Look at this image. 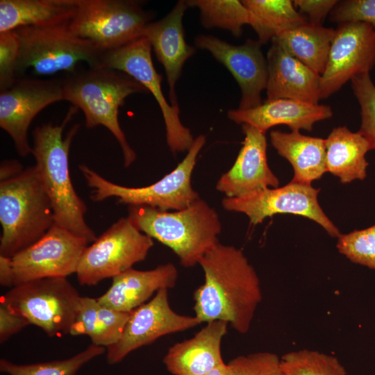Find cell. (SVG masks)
Listing matches in <instances>:
<instances>
[{
	"mask_svg": "<svg viewBox=\"0 0 375 375\" xmlns=\"http://www.w3.org/2000/svg\"><path fill=\"white\" fill-rule=\"evenodd\" d=\"M199 264L204 282L194 292L195 317L201 322H226L247 333L262 299L259 277L242 250L220 242Z\"/></svg>",
	"mask_w": 375,
	"mask_h": 375,
	"instance_id": "obj_1",
	"label": "cell"
},
{
	"mask_svg": "<svg viewBox=\"0 0 375 375\" xmlns=\"http://www.w3.org/2000/svg\"><path fill=\"white\" fill-rule=\"evenodd\" d=\"M78 108L70 106L60 124L38 126L33 132L32 154L53 210L55 223L92 243L97 239L85 222L87 206L72 184L69 165L71 144L80 125L74 124L63 137V130Z\"/></svg>",
	"mask_w": 375,
	"mask_h": 375,
	"instance_id": "obj_2",
	"label": "cell"
},
{
	"mask_svg": "<svg viewBox=\"0 0 375 375\" xmlns=\"http://www.w3.org/2000/svg\"><path fill=\"white\" fill-rule=\"evenodd\" d=\"M128 217L141 232L169 247L185 267L199 264L219 243V215L201 198L173 212L148 206H128Z\"/></svg>",
	"mask_w": 375,
	"mask_h": 375,
	"instance_id": "obj_3",
	"label": "cell"
},
{
	"mask_svg": "<svg viewBox=\"0 0 375 375\" xmlns=\"http://www.w3.org/2000/svg\"><path fill=\"white\" fill-rule=\"evenodd\" d=\"M62 81L64 100L82 110L85 127L103 126L110 131L122 149L124 166H130L136 153L120 126L119 110L129 95L148 90L126 74L101 67L78 69Z\"/></svg>",
	"mask_w": 375,
	"mask_h": 375,
	"instance_id": "obj_4",
	"label": "cell"
},
{
	"mask_svg": "<svg viewBox=\"0 0 375 375\" xmlns=\"http://www.w3.org/2000/svg\"><path fill=\"white\" fill-rule=\"evenodd\" d=\"M0 256L12 258L55 224L53 210L35 166L0 181Z\"/></svg>",
	"mask_w": 375,
	"mask_h": 375,
	"instance_id": "obj_5",
	"label": "cell"
},
{
	"mask_svg": "<svg viewBox=\"0 0 375 375\" xmlns=\"http://www.w3.org/2000/svg\"><path fill=\"white\" fill-rule=\"evenodd\" d=\"M206 143V137H197L183 160L170 173L144 187H126L114 183L84 164L78 167L88 185L92 189L90 199L95 201L115 197L128 206H148L163 211L180 210L199 199L191 184L197 156Z\"/></svg>",
	"mask_w": 375,
	"mask_h": 375,
	"instance_id": "obj_6",
	"label": "cell"
},
{
	"mask_svg": "<svg viewBox=\"0 0 375 375\" xmlns=\"http://www.w3.org/2000/svg\"><path fill=\"white\" fill-rule=\"evenodd\" d=\"M15 31L19 41V76L28 69L38 76H51L60 72L71 74L83 62L89 67L101 66L103 53L92 42L75 34L69 22Z\"/></svg>",
	"mask_w": 375,
	"mask_h": 375,
	"instance_id": "obj_7",
	"label": "cell"
},
{
	"mask_svg": "<svg viewBox=\"0 0 375 375\" xmlns=\"http://www.w3.org/2000/svg\"><path fill=\"white\" fill-rule=\"evenodd\" d=\"M81 300L67 278L50 277L15 285L0 302L53 337L69 333Z\"/></svg>",
	"mask_w": 375,
	"mask_h": 375,
	"instance_id": "obj_8",
	"label": "cell"
},
{
	"mask_svg": "<svg viewBox=\"0 0 375 375\" xmlns=\"http://www.w3.org/2000/svg\"><path fill=\"white\" fill-rule=\"evenodd\" d=\"M76 3L77 10L69 27L102 53L143 37L153 17L138 1L76 0Z\"/></svg>",
	"mask_w": 375,
	"mask_h": 375,
	"instance_id": "obj_9",
	"label": "cell"
},
{
	"mask_svg": "<svg viewBox=\"0 0 375 375\" xmlns=\"http://www.w3.org/2000/svg\"><path fill=\"white\" fill-rule=\"evenodd\" d=\"M154 243L127 217H122L88 246L76 274L81 285H94L144 260Z\"/></svg>",
	"mask_w": 375,
	"mask_h": 375,
	"instance_id": "obj_10",
	"label": "cell"
},
{
	"mask_svg": "<svg viewBox=\"0 0 375 375\" xmlns=\"http://www.w3.org/2000/svg\"><path fill=\"white\" fill-rule=\"evenodd\" d=\"M151 46L141 37L121 47L103 53L101 67L122 72L150 92L161 110L167 144L174 154L188 151L194 139L179 118V110L169 104L161 89L162 76L156 72L151 58Z\"/></svg>",
	"mask_w": 375,
	"mask_h": 375,
	"instance_id": "obj_11",
	"label": "cell"
},
{
	"mask_svg": "<svg viewBox=\"0 0 375 375\" xmlns=\"http://www.w3.org/2000/svg\"><path fill=\"white\" fill-rule=\"evenodd\" d=\"M319 192L312 184L290 181L283 187L264 188L242 197H225L222 205L226 210L245 214L253 225L277 214L302 216L318 224L331 237L338 238L341 233L320 206Z\"/></svg>",
	"mask_w": 375,
	"mask_h": 375,
	"instance_id": "obj_12",
	"label": "cell"
},
{
	"mask_svg": "<svg viewBox=\"0 0 375 375\" xmlns=\"http://www.w3.org/2000/svg\"><path fill=\"white\" fill-rule=\"evenodd\" d=\"M88 241L56 223L37 242L11 258L14 286L76 273Z\"/></svg>",
	"mask_w": 375,
	"mask_h": 375,
	"instance_id": "obj_13",
	"label": "cell"
},
{
	"mask_svg": "<svg viewBox=\"0 0 375 375\" xmlns=\"http://www.w3.org/2000/svg\"><path fill=\"white\" fill-rule=\"evenodd\" d=\"M64 100L62 78L19 79L0 92V126L12 138L19 155L32 154L28 128L47 106Z\"/></svg>",
	"mask_w": 375,
	"mask_h": 375,
	"instance_id": "obj_14",
	"label": "cell"
},
{
	"mask_svg": "<svg viewBox=\"0 0 375 375\" xmlns=\"http://www.w3.org/2000/svg\"><path fill=\"white\" fill-rule=\"evenodd\" d=\"M375 65V28L363 22L340 24L335 29L320 79V99H326Z\"/></svg>",
	"mask_w": 375,
	"mask_h": 375,
	"instance_id": "obj_15",
	"label": "cell"
},
{
	"mask_svg": "<svg viewBox=\"0 0 375 375\" xmlns=\"http://www.w3.org/2000/svg\"><path fill=\"white\" fill-rule=\"evenodd\" d=\"M201 322L195 316L180 315L171 308L167 289L131 312L120 339L107 347V361L115 364L131 351L159 338L193 328Z\"/></svg>",
	"mask_w": 375,
	"mask_h": 375,
	"instance_id": "obj_16",
	"label": "cell"
},
{
	"mask_svg": "<svg viewBox=\"0 0 375 375\" xmlns=\"http://www.w3.org/2000/svg\"><path fill=\"white\" fill-rule=\"evenodd\" d=\"M194 43L210 52L238 82L241 90L239 109H250L262 103L261 92L267 88L268 69L258 40L249 39L244 44L235 46L210 35H199Z\"/></svg>",
	"mask_w": 375,
	"mask_h": 375,
	"instance_id": "obj_17",
	"label": "cell"
},
{
	"mask_svg": "<svg viewBox=\"0 0 375 375\" xmlns=\"http://www.w3.org/2000/svg\"><path fill=\"white\" fill-rule=\"evenodd\" d=\"M242 130L244 140L236 160L216 184V189L226 197H242L279 185L267 163L265 133L247 124H242Z\"/></svg>",
	"mask_w": 375,
	"mask_h": 375,
	"instance_id": "obj_18",
	"label": "cell"
},
{
	"mask_svg": "<svg viewBox=\"0 0 375 375\" xmlns=\"http://www.w3.org/2000/svg\"><path fill=\"white\" fill-rule=\"evenodd\" d=\"M187 8L185 1H178L165 17L149 23L143 33V37L149 41L158 60L165 69L170 103L178 110L176 83L184 63L196 51L185 39L183 17Z\"/></svg>",
	"mask_w": 375,
	"mask_h": 375,
	"instance_id": "obj_19",
	"label": "cell"
},
{
	"mask_svg": "<svg viewBox=\"0 0 375 375\" xmlns=\"http://www.w3.org/2000/svg\"><path fill=\"white\" fill-rule=\"evenodd\" d=\"M227 115L235 123L249 124L263 133L278 125H286L291 131H311L315 123L331 117L333 111L326 105L278 99L250 109H231Z\"/></svg>",
	"mask_w": 375,
	"mask_h": 375,
	"instance_id": "obj_20",
	"label": "cell"
},
{
	"mask_svg": "<svg viewBox=\"0 0 375 375\" xmlns=\"http://www.w3.org/2000/svg\"><path fill=\"white\" fill-rule=\"evenodd\" d=\"M267 100L289 99L318 103L321 76L272 42L267 55Z\"/></svg>",
	"mask_w": 375,
	"mask_h": 375,
	"instance_id": "obj_21",
	"label": "cell"
},
{
	"mask_svg": "<svg viewBox=\"0 0 375 375\" xmlns=\"http://www.w3.org/2000/svg\"><path fill=\"white\" fill-rule=\"evenodd\" d=\"M228 324L222 320L207 322L192 338L172 346L163 358L174 375H205L224 362L221 344Z\"/></svg>",
	"mask_w": 375,
	"mask_h": 375,
	"instance_id": "obj_22",
	"label": "cell"
},
{
	"mask_svg": "<svg viewBox=\"0 0 375 375\" xmlns=\"http://www.w3.org/2000/svg\"><path fill=\"white\" fill-rule=\"evenodd\" d=\"M177 279L178 270L170 262L150 270L131 268L113 277L109 289L97 300L111 309L130 312L160 289L174 288Z\"/></svg>",
	"mask_w": 375,
	"mask_h": 375,
	"instance_id": "obj_23",
	"label": "cell"
},
{
	"mask_svg": "<svg viewBox=\"0 0 375 375\" xmlns=\"http://www.w3.org/2000/svg\"><path fill=\"white\" fill-rule=\"evenodd\" d=\"M269 135L277 153L293 168L292 182L311 185L326 172L325 139L305 135L299 131H272Z\"/></svg>",
	"mask_w": 375,
	"mask_h": 375,
	"instance_id": "obj_24",
	"label": "cell"
},
{
	"mask_svg": "<svg viewBox=\"0 0 375 375\" xmlns=\"http://www.w3.org/2000/svg\"><path fill=\"white\" fill-rule=\"evenodd\" d=\"M76 10V0H1L0 33L69 23Z\"/></svg>",
	"mask_w": 375,
	"mask_h": 375,
	"instance_id": "obj_25",
	"label": "cell"
},
{
	"mask_svg": "<svg viewBox=\"0 0 375 375\" xmlns=\"http://www.w3.org/2000/svg\"><path fill=\"white\" fill-rule=\"evenodd\" d=\"M326 140V167L342 183L367 177L369 162L366 153L371 150L367 140L347 126L334 128Z\"/></svg>",
	"mask_w": 375,
	"mask_h": 375,
	"instance_id": "obj_26",
	"label": "cell"
},
{
	"mask_svg": "<svg viewBox=\"0 0 375 375\" xmlns=\"http://www.w3.org/2000/svg\"><path fill=\"white\" fill-rule=\"evenodd\" d=\"M131 312H120L100 303L97 299L81 297L71 335H88L92 344L108 347L120 339Z\"/></svg>",
	"mask_w": 375,
	"mask_h": 375,
	"instance_id": "obj_27",
	"label": "cell"
},
{
	"mask_svg": "<svg viewBox=\"0 0 375 375\" xmlns=\"http://www.w3.org/2000/svg\"><path fill=\"white\" fill-rule=\"evenodd\" d=\"M335 29L308 22L285 31L271 41L320 76L325 70Z\"/></svg>",
	"mask_w": 375,
	"mask_h": 375,
	"instance_id": "obj_28",
	"label": "cell"
},
{
	"mask_svg": "<svg viewBox=\"0 0 375 375\" xmlns=\"http://www.w3.org/2000/svg\"><path fill=\"white\" fill-rule=\"evenodd\" d=\"M242 2L250 12V26L261 44L308 22L306 16L296 10L291 0H243Z\"/></svg>",
	"mask_w": 375,
	"mask_h": 375,
	"instance_id": "obj_29",
	"label": "cell"
},
{
	"mask_svg": "<svg viewBox=\"0 0 375 375\" xmlns=\"http://www.w3.org/2000/svg\"><path fill=\"white\" fill-rule=\"evenodd\" d=\"M188 6L198 8L203 26L229 31L235 37L242 33V26L251 24L249 10L238 0H189Z\"/></svg>",
	"mask_w": 375,
	"mask_h": 375,
	"instance_id": "obj_30",
	"label": "cell"
},
{
	"mask_svg": "<svg viewBox=\"0 0 375 375\" xmlns=\"http://www.w3.org/2000/svg\"><path fill=\"white\" fill-rule=\"evenodd\" d=\"M106 349L91 344L69 358L29 365H17L3 358L0 371L9 375H76L83 365L104 353Z\"/></svg>",
	"mask_w": 375,
	"mask_h": 375,
	"instance_id": "obj_31",
	"label": "cell"
},
{
	"mask_svg": "<svg viewBox=\"0 0 375 375\" xmlns=\"http://www.w3.org/2000/svg\"><path fill=\"white\" fill-rule=\"evenodd\" d=\"M281 367L283 375H347L336 357L306 349L283 355Z\"/></svg>",
	"mask_w": 375,
	"mask_h": 375,
	"instance_id": "obj_32",
	"label": "cell"
},
{
	"mask_svg": "<svg viewBox=\"0 0 375 375\" xmlns=\"http://www.w3.org/2000/svg\"><path fill=\"white\" fill-rule=\"evenodd\" d=\"M338 251L352 262L375 269V224L338 238Z\"/></svg>",
	"mask_w": 375,
	"mask_h": 375,
	"instance_id": "obj_33",
	"label": "cell"
},
{
	"mask_svg": "<svg viewBox=\"0 0 375 375\" xmlns=\"http://www.w3.org/2000/svg\"><path fill=\"white\" fill-rule=\"evenodd\" d=\"M353 94L360 107L361 124L358 131L375 150V85L369 73L358 75L351 81Z\"/></svg>",
	"mask_w": 375,
	"mask_h": 375,
	"instance_id": "obj_34",
	"label": "cell"
},
{
	"mask_svg": "<svg viewBox=\"0 0 375 375\" xmlns=\"http://www.w3.org/2000/svg\"><path fill=\"white\" fill-rule=\"evenodd\" d=\"M226 365L228 375H283L281 358L272 352L239 356Z\"/></svg>",
	"mask_w": 375,
	"mask_h": 375,
	"instance_id": "obj_35",
	"label": "cell"
},
{
	"mask_svg": "<svg viewBox=\"0 0 375 375\" xmlns=\"http://www.w3.org/2000/svg\"><path fill=\"white\" fill-rule=\"evenodd\" d=\"M19 41L17 32L0 33V92L11 88L19 79Z\"/></svg>",
	"mask_w": 375,
	"mask_h": 375,
	"instance_id": "obj_36",
	"label": "cell"
},
{
	"mask_svg": "<svg viewBox=\"0 0 375 375\" xmlns=\"http://www.w3.org/2000/svg\"><path fill=\"white\" fill-rule=\"evenodd\" d=\"M333 22H363L375 28V0H346L338 1L330 12Z\"/></svg>",
	"mask_w": 375,
	"mask_h": 375,
	"instance_id": "obj_37",
	"label": "cell"
},
{
	"mask_svg": "<svg viewBox=\"0 0 375 375\" xmlns=\"http://www.w3.org/2000/svg\"><path fill=\"white\" fill-rule=\"evenodd\" d=\"M337 0H294L295 8L300 13L306 15L309 23L322 25V22L337 5Z\"/></svg>",
	"mask_w": 375,
	"mask_h": 375,
	"instance_id": "obj_38",
	"label": "cell"
},
{
	"mask_svg": "<svg viewBox=\"0 0 375 375\" xmlns=\"http://www.w3.org/2000/svg\"><path fill=\"white\" fill-rule=\"evenodd\" d=\"M28 322L0 302V343L3 344L27 325Z\"/></svg>",
	"mask_w": 375,
	"mask_h": 375,
	"instance_id": "obj_39",
	"label": "cell"
},
{
	"mask_svg": "<svg viewBox=\"0 0 375 375\" xmlns=\"http://www.w3.org/2000/svg\"><path fill=\"white\" fill-rule=\"evenodd\" d=\"M0 284L4 287H14L11 258L0 256Z\"/></svg>",
	"mask_w": 375,
	"mask_h": 375,
	"instance_id": "obj_40",
	"label": "cell"
},
{
	"mask_svg": "<svg viewBox=\"0 0 375 375\" xmlns=\"http://www.w3.org/2000/svg\"><path fill=\"white\" fill-rule=\"evenodd\" d=\"M23 170V167L16 160H6L1 164L0 181L11 178Z\"/></svg>",
	"mask_w": 375,
	"mask_h": 375,
	"instance_id": "obj_41",
	"label": "cell"
},
{
	"mask_svg": "<svg viewBox=\"0 0 375 375\" xmlns=\"http://www.w3.org/2000/svg\"><path fill=\"white\" fill-rule=\"evenodd\" d=\"M205 375H228L227 365L223 362Z\"/></svg>",
	"mask_w": 375,
	"mask_h": 375,
	"instance_id": "obj_42",
	"label": "cell"
}]
</instances>
